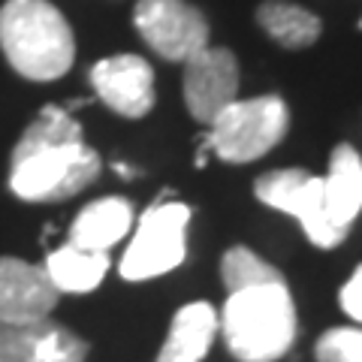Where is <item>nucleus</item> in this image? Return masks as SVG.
Here are the masks:
<instances>
[{"instance_id":"6ab92c4d","label":"nucleus","mask_w":362,"mask_h":362,"mask_svg":"<svg viewBox=\"0 0 362 362\" xmlns=\"http://www.w3.org/2000/svg\"><path fill=\"white\" fill-rule=\"evenodd\" d=\"M338 302H341V308L354 317L356 323H362V263L356 266V272L350 275V281L341 287L338 293Z\"/></svg>"},{"instance_id":"7ed1b4c3","label":"nucleus","mask_w":362,"mask_h":362,"mask_svg":"<svg viewBox=\"0 0 362 362\" xmlns=\"http://www.w3.org/2000/svg\"><path fill=\"white\" fill-rule=\"evenodd\" d=\"M230 354L242 362H275L296 338V308L287 284H259L230 293L218 314Z\"/></svg>"},{"instance_id":"9d476101","label":"nucleus","mask_w":362,"mask_h":362,"mask_svg":"<svg viewBox=\"0 0 362 362\" xmlns=\"http://www.w3.org/2000/svg\"><path fill=\"white\" fill-rule=\"evenodd\" d=\"M88 344L66 326L49 320H0V362H85Z\"/></svg>"},{"instance_id":"20e7f679","label":"nucleus","mask_w":362,"mask_h":362,"mask_svg":"<svg viewBox=\"0 0 362 362\" xmlns=\"http://www.w3.org/2000/svg\"><path fill=\"white\" fill-rule=\"evenodd\" d=\"M206 145L226 163H251L269 154L290 127V109L281 97L266 94L235 100L211 124Z\"/></svg>"},{"instance_id":"a211bd4d","label":"nucleus","mask_w":362,"mask_h":362,"mask_svg":"<svg viewBox=\"0 0 362 362\" xmlns=\"http://www.w3.org/2000/svg\"><path fill=\"white\" fill-rule=\"evenodd\" d=\"M317 362H362V329H329L314 347Z\"/></svg>"},{"instance_id":"423d86ee","label":"nucleus","mask_w":362,"mask_h":362,"mask_svg":"<svg viewBox=\"0 0 362 362\" xmlns=\"http://www.w3.org/2000/svg\"><path fill=\"white\" fill-rule=\"evenodd\" d=\"M254 194L263 206L299 218L302 230L311 239V245L335 247L338 242H344L347 230L335 226L329 221V214H326L323 178L320 175H311L308 169H302V166L272 169V173H263L254 181Z\"/></svg>"},{"instance_id":"f257e3e1","label":"nucleus","mask_w":362,"mask_h":362,"mask_svg":"<svg viewBox=\"0 0 362 362\" xmlns=\"http://www.w3.org/2000/svg\"><path fill=\"white\" fill-rule=\"evenodd\" d=\"M100 175V157L85 145L82 124L61 106H45L28 124L9 160V190L25 202H61Z\"/></svg>"},{"instance_id":"2eb2a0df","label":"nucleus","mask_w":362,"mask_h":362,"mask_svg":"<svg viewBox=\"0 0 362 362\" xmlns=\"http://www.w3.org/2000/svg\"><path fill=\"white\" fill-rule=\"evenodd\" d=\"M257 25L281 49H308L323 33L320 16L299 4H287V0H263L257 6Z\"/></svg>"},{"instance_id":"9b49d317","label":"nucleus","mask_w":362,"mask_h":362,"mask_svg":"<svg viewBox=\"0 0 362 362\" xmlns=\"http://www.w3.org/2000/svg\"><path fill=\"white\" fill-rule=\"evenodd\" d=\"M61 293L49 272L18 257H0V320L30 323L54 311Z\"/></svg>"},{"instance_id":"f3484780","label":"nucleus","mask_w":362,"mask_h":362,"mask_svg":"<svg viewBox=\"0 0 362 362\" xmlns=\"http://www.w3.org/2000/svg\"><path fill=\"white\" fill-rule=\"evenodd\" d=\"M221 278L223 284L230 287V293L235 290H247V287H259V284H284V275L266 263L259 254H254L251 247L235 245L223 254L221 259Z\"/></svg>"},{"instance_id":"0eeeda50","label":"nucleus","mask_w":362,"mask_h":362,"mask_svg":"<svg viewBox=\"0 0 362 362\" xmlns=\"http://www.w3.org/2000/svg\"><path fill=\"white\" fill-rule=\"evenodd\" d=\"M133 25L154 54L173 64L209 45V21L187 0H136Z\"/></svg>"},{"instance_id":"1a4fd4ad","label":"nucleus","mask_w":362,"mask_h":362,"mask_svg":"<svg viewBox=\"0 0 362 362\" xmlns=\"http://www.w3.org/2000/svg\"><path fill=\"white\" fill-rule=\"evenodd\" d=\"M97 97L124 118H145L154 109V70L139 54H115L90 66Z\"/></svg>"},{"instance_id":"f03ea898","label":"nucleus","mask_w":362,"mask_h":362,"mask_svg":"<svg viewBox=\"0 0 362 362\" xmlns=\"http://www.w3.org/2000/svg\"><path fill=\"white\" fill-rule=\"evenodd\" d=\"M0 49L30 82H54L76 61L73 28L49 0H6L0 6Z\"/></svg>"},{"instance_id":"39448f33","label":"nucleus","mask_w":362,"mask_h":362,"mask_svg":"<svg viewBox=\"0 0 362 362\" xmlns=\"http://www.w3.org/2000/svg\"><path fill=\"white\" fill-rule=\"evenodd\" d=\"M187 221L190 209L185 202H157L139 218L130 247L121 257L124 281H148L166 275L185 263L187 254Z\"/></svg>"},{"instance_id":"f8f14e48","label":"nucleus","mask_w":362,"mask_h":362,"mask_svg":"<svg viewBox=\"0 0 362 362\" xmlns=\"http://www.w3.org/2000/svg\"><path fill=\"white\" fill-rule=\"evenodd\" d=\"M326 214L335 226L350 230V223L362 211V157L354 145H335L329 157V173L323 178Z\"/></svg>"},{"instance_id":"aec40b11","label":"nucleus","mask_w":362,"mask_h":362,"mask_svg":"<svg viewBox=\"0 0 362 362\" xmlns=\"http://www.w3.org/2000/svg\"><path fill=\"white\" fill-rule=\"evenodd\" d=\"M356 28H359V30H362V18H359V21H356Z\"/></svg>"},{"instance_id":"ddd939ff","label":"nucleus","mask_w":362,"mask_h":362,"mask_svg":"<svg viewBox=\"0 0 362 362\" xmlns=\"http://www.w3.org/2000/svg\"><path fill=\"white\" fill-rule=\"evenodd\" d=\"M133 226V206L121 197H106L85 206L70 226V245L85 251H106L115 247Z\"/></svg>"},{"instance_id":"6e6552de","label":"nucleus","mask_w":362,"mask_h":362,"mask_svg":"<svg viewBox=\"0 0 362 362\" xmlns=\"http://www.w3.org/2000/svg\"><path fill=\"white\" fill-rule=\"evenodd\" d=\"M185 106L199 124H211L239 100V61L230 49L206 45L185 61Z\"/></svg>"},{"instance_id":"dca6fc26","label":"nucleus","mask_w":362,"mask_h":362,"mask_svg":"<svg viewBox=\"0 0 362 362\" xmlns=\"http://www.w3.org/2000/svg\"><path fill=\"white\" fill-rule=\"evenodd\" d=\"M52 284L58 293H90L100 287V281L109 272V254L106 251H85L66 242L58 251H52L45 259Z\"/></svg>"},{"instance_id":"4468645a","label":"nucleus","mask_w":362,"mask_h":362,"mask_svg":"<svg viewBox=\"0 0 362 362\" xmlns=\"http://www.w3.org/2000/svg\"><path fill=\"white\" fill-rule=\"evenodd\" d=\"M214 335H218V311L209 302H190L173 317L157 362H199L209 354Z\"/></svg>"}]
</instances>
